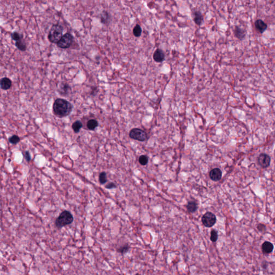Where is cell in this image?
<instances>
[{
	"mask_svg": "<svg viewBox=\"0 0 275 275\" xmlns=\"http://www.w3.org/2000/svg\"><path fill=\"white\" fill-rule=\"evenodd\" d=\"M72 109V104L64 99L58 98L53 103V113L59 118L68 116L71 113Z\"/></svg>",
	"mask_w": 275,
	"mask_h": 275,
	"instance_id": "1",
	"label": "cell"
},
{
	"mask_svg": "<svg viewBox=\"0 0 275 275\" xmlns=\"http://www.w3.org/2000/svg\"><path fill=\"white\" fill-rule=\"evenodd\" d=\"M74 220L72 213L68 211H63L57 218L55 224L57 228L60 229L62 227L71 224Z\"/></svg>",
	"mask_w": 275,
	"mask_h": 275,
	"instance_id": "2",
	"label": "cell"
},
{
	"mask_svg": "<svg viewBox=\"0 0 275 275\" xmlns=\"http://www.w3.org/2000/svg\"><path fill=\"white\" fill-rule=\"evenodd\" d=\"M63 27L60 24H54L49 31L48 38L49 42L57 43L62 37Z\"/></svg>",
	"mask_w": 275,
	"mask_h": 275,
	"instance_id": "3",
	"label": "cell"
},
{
	"mask_svg": "<svg viewBox=\"0 0 275 275\" xmlns=\"http://www.w3.org/2000/svg\"><path fill=\"white\" fill-rule=\"evenodd\" d=\"M129 136L133 139L140 141H145L148 139L147 133L140 128H134L132 129L129 133Z\"/></svg>",
	"mask_w": 275,
	"mask_h": 275,
	"instance_id": "4",
	"label": "cell"
},
{
	"mask_svg": "<svg viewBox=\"0 0 275 275\" xmlns=\"http://www.w3.org/2000/svg\"><path fill=\"white\" fill-rule=\"evenodd\" d=\"M73 40V37L72 34L69 33H66L62 36L60 40L57 43V46L62 49H66L69 48Z\"/></svg>",
	"mask_w": 275,
	"mask_h": 275,
	"instance_id": "5",
	"label": "cell"
},
{
	"mask_svg": "<svg viewBox=\"0 0 275 275\" xmlns=\"http://www.w3.org/2000/svg\"><path fill=\"white\" fill-rule=\"evenodd\" d=\"M216 216L211 212H207L202 218V222L203 224L208 228L214 226L216 223Z\"/></svg>",
	"mask_w": 275,
	"mask_h": 275,
	"instance_id": "6",
	"label": "cell"
},
{
	"mask_svg": "<svg viewBox=\"0 0 275 275\" xmlns=\"http://www.w3.org/2000/svg\"><path fill=\"white\" fill-rule=\"evenodd\" d=\"M258 162L261 167L264 168H267L270 165L271 158L268 155L262 153L258 158Z\"/></svg>",
	"mask_w": 275,
	"mask_h": 275,
	"instance_id": "7",
	"label": "cell"
},
{
	"mask_svg": "<svg viewBox=\"0 0 275 275\" xmlns=\"http://www.w3.org/2000/svg\"><path fill=\"white\" fill-rule=\"evenodd\" d=\"M209 176L212 181L217 182L220 181L222 176V170L219 168H216L211 170L209 174Z\"/></svg>",
	"mask_w": 275,
	"mask_h": 275,
	"instance_id": "8",
	"label": "cell"
},
{
	"mask_svg": "<svg viewBox=\"0 0 275 275\" xmlns=\"http://www.w3.org/2000/svg\"><path fill=\"white\" fill-rule=\"evenodd\" d=\"M153 59L156 62H162L165 59V54L162 49H158L153 54Z\"/></svg>",
	"mask_w": 275,
	"mask_h": 275,
	"instance_id": "9",
	"label": "cell"
},
{
	"mask_svg": "<svg viewBox=\"0 0 275 275\" xmlns=\"http://www.w3.org/2000/svg\"><path fill=\"white\" fill-rule=\"evenodd\" d=\"M255 26L256 30L258 31L260 34H263L267 29V25L266 23L262 19H257L255 22Z\"/></svg>",
	"mask_w": 275,
	"mask_h": 275,
	"instance_id": "10",
	"label": "cell"
},
{
	"mask_svg": "<svg viewBox=\"0 0 275 275\" xmlns=\"http://www.w3.org/2000/svg\"><path fill=\"white\" fill-rule=\"evenodd\" d=\"M58 91L61 95L66 96L69 94L71 91V88L67 83L62 82L59 86Z\"/></svg>",
	"mask_w": 275,
	"mask_h": 275,
	"instance_id": "11",
	"label": "cell"
},
{
	"mask_svg": "<svg viewBox=\"0 0 275 275\" xmlns=\"http://www.w3.org/2000/svg\"><path fill=\"white\" fill-rule=\"evenodd\" d=\"M12 86V81L8 77H3L0 80V87L3 90H8L11 88Z\"/></svg>",
	"mask_w": 275,
	"mask_h": 275,
	"instance_id": "12",
	"label": "cell"
},
{
	"mask_svg": "<svg viewBox=\"0 0 275 275\" xmlns=\"http://www.w3.org/2000/svg\"><path fill=\"white\" fill-rule=\"evenodd\" d=\"M192 15L195 23L198 25H200L203 21V16L201 12L196 10L193 12Z\"/></svg>",
	"mask_w": 275,
	"mask_h": 275,
	"instance_id": "13",
	"label": "cell"
},
{
	"mask_svg": "<svg viewBox=\"0 0 275 275\" xmlns=\"http://www.w3.org/2000/svg\"><path fill=\"white\" fill-rule=\"evenodd\" d=\"M273 249L274 245L269 241L264 242L262 245V250L264 254H270L273 251Z\"/></svg>",
	"mask_w": 275,
	"mask_h": 275,
	"instance_id": "14",
	"label": "cell"
},
{
	"mask_svg": "<svg viewBox=\"0 0 275 275\" xmlns=\"http://www.w3.org/2000/svg\"><path fill=\"white\" fill-rule=\"evenodd\" d=\"M234 34L235 37L239 40H243L245 38V31L239 26H236L234 29Z\"/></svg>",
	"mask_w": 275,
	"mask_h": 275,
	"instance_id": "15",
	"label": "cell"
},
{
	"mask_svg": "<svg viewBox=\"0 0 275 275\" xmlns=\"http://www.w3.org/2000/svg\"><path fill=\"white\" fill-rule=\"evenodd\" d=\"M187 208L189 212L194 213L197 210V204L193 201H189L187 204Z\"/></svg>",
	"mask_w": 275,
	"mask_h": 275,
	"instance_id": "16",
	"label": "cell"
},
{
	"mask_svg": "<svg viewBox=\"0 0 275 275\" xmlns=\"http://www.w3.org/2000/svg\"><path fill=\"white\" fill-rule=\"evenodd\" d=\"M98 121L95 119H91L87 122V128L89 130H94L98 126Z\"/></svg>",
	"mask_w": 275,
	"mask_h": 275,
	"instance_id": "17",
	"label": "cell"
},
{
	"mask_svg": "<svg viewBox=\"0 0 275 275\" xmlns=\"http://www.w3.org/2000/svg\"><path fill=\"white\" fill-rule=\"evenodd\" d=\"M82 126H83L82 123L80 121H76L72 124V128L74 132L76 133H77L80 132L81 128H82Z\"/></svg>",
	"mask_w": 275,
	"mask_h": 275,
	"instance_id": "18",
	"label": "cell"
},
{
	"mask_svg": "<svg viewBox=\"0 0 275 275\" xmlns=\"http://www.w3.org/2000/svg\"><path fill=\"white\" fill-rule=\"evenodd\" d=\"M142 33V29L140 25L136 24L133 29V34L136 37H139Z\"/></svg>",
	"mask_w": 275,
	"mask_h": 275,
	"instance_id": "19",
	"label": "cell"
},
{
	"mask_svg": "<svg viewBox=\"0 0 275 275\" xmlns=\"http://www.w3.org/2000/svg\"><path fill=\"white\" fill-rule=\"evenodd\" d=\"M109 14L108 12L104 11L102 12L101 15V21L103 24H106L109 22Z\"/></svg>",
	"mask_w": 275,
	"mask_h": 275,
	"instance_id": "20",
	"label": "cell"
},
{
	"mask_svg": "<svg viewBox=\"0 0 275 275\" xmlns=\"http://www.w3.org/2000/svg\"><path fill=\"white\" fill-rule=\"evenodd\" d=\"M129 250H130V246L128 244H125L119 247L117 249V251L119 253H121V254L124 255L125 254L128 252Z\"/></svg>",
	"mask_w": 275,
	"mask_h": 275,
	"instance_id": "21",
	"label": "cell"
},
{
	"mask_svg": "<svg viewBox=\"0 0 275 275\" xmlns=\"http://www.w3.org/2000/svg\"><path fill=\"white\" fill-rule=\"evenodd\" d=\"M15 45L17 47V48L20 51H25L27 49L26 44L22 40L16 42Z\"/></svg>",
	"mask_w": 275,
	"mask_h": 275,
	"instance_id": "22",
	"label": "cell"
},
{
	"mask_svg": "<svg viewBox=\"0 0 275 275\" xmlns=\"http://www.w3.org/2000/svg\"><path fill=\"white\" fill-rule=\"evenodd\" d=\"M20 140H21L20 138L17 135H13L9 138V143H12V144H14V145L19 143L20 141Z\"/></svg>",
	"mask_w": 275,
	"mask_h": 275,
	"instance_id": "23",
	"label": "cell"
},
{
	"mask_svg": "<svg viewBox=\"0 0 275 275\" xmlns=\"http://www.w3.org/2000/svg\"><path fill=\"white\" fill-rule=\"evenodd\" d=\"M148 162V158L146 155H141L139 158V162L142 166L146 165Z\"/></svg>",
	"mask_w": 275,
	"mask_h": 275,
	"instance_id": "24",
	"label": "cell"
},
{
	"mask_svg": "<svg viewBox=\"0 0 275 275\" xmlns=\"http://www.w3.org/2000/svg\"><path fill=\"white\" fill-rule=\"evenodd\" d=\"M218 232L216 230H212L211 232V237H210L211 241L213 242H216L218 240Z\"/></svg>",
	"mask_w": 275,
	"mask_h": 275,
	"instance_id": "25",
	"label": "cell"
},
{
	"mask_svg": "<svg viewBox=\"0 0 275 275\" xmlns=\"http://www.w3.org/2000/svg\"><path fill=\"white\" fill-rule=\"evenodd\" d=\"M99 182L101 184H104L107 182L106 174V172H102L99 174Z\"/></svg>",
	"mask_w": 275,
	"mask_h": 275,
	"instance_id": "26",
	"label": "cell"
},
{
	"mask_svg": "<svg viewBox=\"0 0 275 275\" xmlns=\"http://www.w3.org/2000/svg\"><path fill=\"white\" fill-rule=\"evenodd\" d=\"M12 38L13 40H15L16 42H17L22 40V35H21L17 32H14L12 34Z\"/></svg>",
	"mask_w": 275,
	"mask_h": 275,
	"instance_id": "27",
	"label": "cell"
},
{
	"mask_svg": "<svg viewBox=\"0 0 275 275\" xmlns=\"http://www.w3.org/2000/svg\"><path fill=\"white\" fill-rule=\"evenodd\" d=\"M106 189H111L116 188V185L113 183L112 182H111L109 184L106 185Z\"/></svg>",
	"mask_w": 275,
	"mask_h": 275,
	"instance_id": "28",
	"label": "cell"
},
{
	"mask_svg": "<svg viewBox=\"0 0 275 275\" xmlns=\"http://www.w3.org/2000/svg\"><path fill=\"white\" fill-rule=\"evenodd\" d=\"M25 159L27 160V162L30 161V160H31L30 154V153H29L28 151H26V152H25Z\"/></svg>",
	"mask_w": 275,
	"mask_h": 275,
	"instance_id": "29",
	"label": "cell"
}]
</instances>
